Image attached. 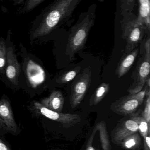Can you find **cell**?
Here are the masks:
<instances>
[{
	"mask_svg": "<svg viewBox=\"0 0 150 150\" xmlns=\"http://www.w3.org/2000/svg\"><path fill=\"white\" fill-rule=\"evenodd\" d=\"M7 49L5 41L0 39V71L2 72L6 64Z\"/></svg>",
	"mask_w": 150,
	"mask_h": 150,
	"instance_id": "ac0fdd59",
	"label": "cell"
},
{
	"mask_svg": "<svg viewBox=\"0 0 150 150\" xmlns=\"http://www.w3.org/2000/svg\"><path fill=\"white\" fill-rule=\"evenodd\" d=\"M144 150H150V134L144 137Z\"/></svg>",
	"mask_w": 150,
	"mask_h": 150,
	"instance_id": "7402d4cb",
	"label": "cell"
},
{
	"mask_svg": "<svg viewBox=\"0 0 150 150\" xmlns=\"http://www.w3.org/2000/svg\"><path fill=\"white\" fill-rule=\"evenodd\" d=\"M126 38V53L131 52L137 46L144 36L146 28L144 25H136L132 23Z\"/></svg>",
	"mask_w": 150,
	"mask_h": 150,
	"instance_id": "8fae6325",
	"label": "cell"
},
{
	"mask_svg": "<svg viewBox=\"0 0 150 150\" xmlns=\"http://www.w3.org/2000/svg\"><path fill=\"white\" fill-rule=\"evenodd\" d=\"M94 22L93 17L90 14L87 15L72 27L70 30L66 49V53L69 57L73 58L74 55L84 47Z\"/></svg>",
	"mask_w": 150,
	"mask_h": 150,
	"instance_id": "7a4b0ae2",
	"label": "cell"
},
{
	"mask_svg": "<svg viewBox=\"0 0 150 150\" xmlns=\"http://www.w3.org/2000/svg\"><path fill=\"white\" fill-rule=\"evenodd\" d=\"M64 99L62 93L58 90H54L49 97L42 99L40 103L49 110L61 112L64 107Z\"/></svg>",
	"mask_w": 150,
	"mask_h": 150,
	"instance_id": "7c38bea8",
	"label": "cell"
},
{
	"mask_svg": "<svg viewBox=\"0 0 150 150\" xmlns=\"http://www.w3.org/2000/svg\"><path fill=\"white\" fill-rule=\"evenodd\" d=\"M26 74L30 85L34 88L41 85L45 80V72L43 68L30 59L26 63Z\"/></svg>",
	"mask_w": 150,
	"mask_h": 150,
	"instance_id": "9c48e42d",
	"label": "cell"
},
{
	"mask_svg": "<svg viewBox=\"0 0 150 150\" xmlns=\"http://www.w3.org/2000/svg\"><path fill=\"white\" fill-rule=\"evenodd\" d=\"M131 119L134 120L137 123L138 130H139L140 135L144 137L148 134H150V124L143 118V117L139 116H133Z\"/></svg>",
	"mask_w": 150,
	"mask_h": 150,
	"instance_id": "e0dca14e",
	"label": "cell"
},
{
	"mask_svg": "<svg viewBox=\"0 0 150 150\" xmlns=\"http://www.w3.org/2000/svg\"><path fill=\"white\" fill-rule=\"evenodd\" d=\"M139 16L134 22V25H144V22L150 16V2L149 0H140Z\"/></svg>",
	"mask_w": 150,
	"mask_h": 150,
	"instance_id": "5bb4252c",
	"label": "cell"
},
{
	"mask_svg": "<svg viewBox=\"0 0 150 150\" xmlns=\"http://www.w3.org/2000/svg\"><path fill=\"white\" fill-rule=\"evenodd\" d=\"M44 1L42 0H30L28 1L27 6V9L28 11H30L34 9L37 6L42 3Z\"/></svg>",
	"mask_w": 150,
	"mask_h": 150,
	"instance_id": "44dd1931",
	"label": "cell"
},
{
	"mask_svg": "<svg viewBox=\"0 0 150 150\" xmlns=\"http://www.w3.org/2000/svg\"><path fill=\"white\" fill-rule=\"evenodd\" d=\"M91 76V72L86 68L72 84L70 103L73 108L78 106L84 98L90 86Z\"/></svg>",
	"mask_w": 150,
	"mask_h": 150,
	"instance_id": "5b68a950",
	"label": "cell"
},
{
	"mask_svg": "<svg viewBox=\"0 0 150 150\" xmlns=\"http://www.w3.org/2000/svg\"><path fill=\"white\" fill-rule=\"evenodd\" d=\"M0 128L13 134L18 132L11 104L6 97L0 100Z\"/></svg>",
	"mask_w": 150,
	"mask_h": 150,
	"instance_id": "8992f818",
	"label": "cell"
},
{
	"mask_svg": "<svg viewBox=\"0 0 150 150\" xmlns=\"http://www.w3.org/2000/svg\"><path fill=\"white\" fill-rule=\"evenodd\" d=\"M7 67L6 75L12 84L17 85L21 72L20 64L17 60L13 48L8 47L7 50Z\"/></svg>",
	"mask_w": 150,
	"mask_h": 150,
	"instance_id": "30bf717a",
	"label": "cell"
},
{
	"mask_svg": "<svg viewBox=\"0 0 150 150\" xmlns=\"http://www.w3.org/2000/svg\"><path fill=\"white\" fill-rule=\"evenodd\" d=\"M147 98L146 101L145 108L143 111V117L149 124L150 122V91L148 90V93L146 94Z\"/></svg>",
	"mask_w": 150,
	"mask_h": 150,
	"instance_id": "ffe728a7",
	"label": "cell"
},
{
	"mask_svg": "<svg viewBox=\"0 0 150 150\" xmlns=\"http://www.w3.org/2000/svg\"><path fill=\"white\" fill-rule=\"evenodd\" d=\"M138 130L137 123L132 119H128L117 125L111 134L114 143L119 144L128 136L136 133Z\"/></svg>",
	"mask_w": 150,
	"mask_h": 150,
	"instance_id": "ba28073f",
	"label": "cell"
},
{
	"mask_svg": "<svg viewBox=\"0 0 150 150\" xmlns=\"http://www.w3.org/2000/svg\"><path fill=\"white\" fill-rule=\"evenodd\" d=\"M34 107L38 113L49 119L60 123L66 128L74 126L81 121L80 116L77 114H64L52 111L44 107L38 102L34 103Z\"/></svg>",
	"mask_w": 150,
	"mask_h": 150,
	"instance_id": "277c9868",
	"label": "cell"
},
{
	"mask_svg": "<svg viewBox=\"0 0 150 150\" xmlns=\"http://www.w3.org/2000/svg\"><path fill=\"white\" fill-rule=\"evenodd\" d=\"M81 0H59L51 6L39 27L34 31L33 38L48 35L58 24L69 18Z\"/></svg>",
	"mask_w": 150,
	"mask_h": 150,
	"instance_id": "6da1fadb",
	"label": "cell"
},
{
	"mask_svg": "<svg viewBox=\"0 0 150 150\" xmlns=\"http://www.w3.org/2000/svg\"><path fill=\"white\" fill-rule=\"evenodd\" d=\"M0 150H12L8 144L1 138H0Z\"/></svg>",
	"mask_w": 150,
	"mask_h": 150,
	"instance_id": "603a6c76",
	"label": "cell"
},
{
	"mask_svg": "<svg viewBox=\"0 0 150 150\" xmlns=\"http://www.w3.org/2000/svg\"><path fill=\"white\" fill-rule=\"evenodd\" d=\"M86 150H95L93 146H88L87 147L86 149Z\"/></svg>",
	"mask_w": 150,
	"mask_h": 150,
	"instance_id": "cb8c5ba5",
	"label": "cell"
},
{
	"mask_svg": "<svg viewBox=\"0 0 150 150\" xmlns=\"http://www.w3.org/2000/svg\"><path fill=\"white\" fill-rule=\"evenodd\" d=\"M138 52V49H136L125 56L119 63L116 72L118 78H121L126 74L135 61Z\"/></svg>",
	"mask_w": 150,
	"mask_h": 150,
	"instance_id": "4fadbf2b",
	"label": "cell"
},
{
	"mask_svg": "<svg viewBox=\"0 0 150 150\" xmlns=\"http://www.w3.org/2000/svg\"><path fill=\"white\" fill-rule=\"evenodd\" d=\"M79 71L72 70L67 72L59 78L58 81L60 83H65L71 81L75 78Z\"/></svg>",
	"mask_w": 150,
	"mask_h": 150,
	"instance_id": "d6986e66",
	"label": "cell"
},
{
	"mask_svg": "<svg viewBox=\"0 0 150 150\" xmlns=\"http://www.w3.org/2000/svg\"><path fill=\"white\" fill-rule=\"evenodd\" d=\"M119 144L126 150H137L141 146V138L138 133L136 132L124 139Z\"/></svg>",
	"mask_w": 150,
	"mask_h": 150,
	"instance_id": "9a60e30c",
	"label": "cell"
},
{
	"mask_svg": "<svg viewBox=\"0 0 150 150\" xmlns=\"http://www.w3.org/2000/svg\"><path fill=\"white\" fill-rule=\"evenodd\" d=\"M109 84L103 83L97 88L91 100V104L96 105L105 97L109 90Z\"/></svg>",
	"mask_w": 150,
	"mask_h": 150,
	"instance_id": "2e32d148",
	"label": "cell"
},
{
	"mask_svg": "<svg viewBox=\"0 0 150 150\" xmlns=\"http://www.w3.org/2000/svg\"><path fill=\"white\" fill-rule=\"evenodd\" d=\"M143 102L137 97L136 94L125 96L113 104L112 108L115 112L122 115H127L134 112Z\"/></svg>",
	"mask_w": 150,
	"mask_h": 150,
	"instance_id": "52a82bcc",
	"label": "cell"
},
{
	"mask_svg": "<svg viewBox=\"0 0 150 150\" xmlns=\"http://www.w3.org/2000/svg\"><path fill=\"white\" fill-rule=\"evenodd\" d=\"M150 38L145 44V52L143 59L138 64L134 76V82L129 88L128 92L130 94H135L142 90L146 80L149 77L150 70Z\"/></svg>",
	"mask_w": 150,
	"mask_h": 150,
	"instance_id": "3957f363",
	"label": "cell"
}]
</instances>
